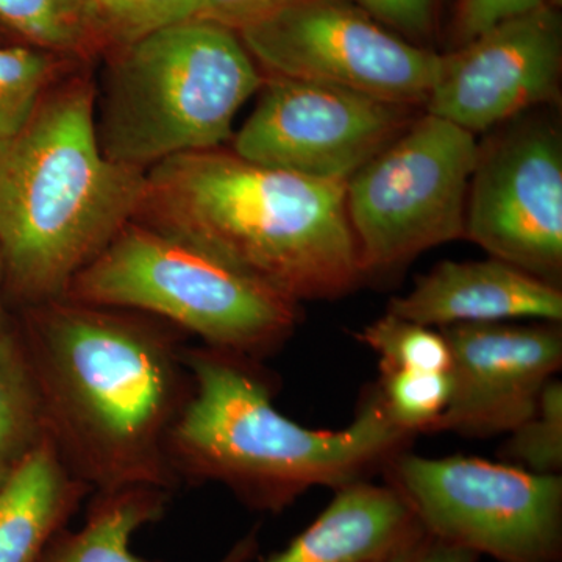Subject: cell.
<instances>
[{"mask_svg": "<svg viewBox=\"0 0 562 562\" xmlns=\"http://www.w3.org/2000/svg\"><path fill=\"white\" fill-rule=\"evenodd\" d=\"M177 331L146 314L66 297L29 306L20 335L47 439L92 494L180 486L166 443L192 376Z\"/></svg>", "mask_w": 562, "mask_h": 562, "instance_id": "6da1fadb", "label": "cell"}, {"mask_svg": "<svg viewBox=\"0 0 562 562\" xmlns=\"http://www.w3.org/2000/svg\"><path fill=\"white\" fill-rule=\"evenodd\" d=\"M346 187L233 150L190 151L147 169L135 221L195 244L292 302L331 301L364 276Z\"/></svg>", "mask_w": 562, "mask_h": 562, "instance_id": "7a4b0ae2", "label": "cell"}, {"mask_svg": "<svg viewBox=\"0 0 562 562\" xmlns=\"http://www.w3.org/2000/svg\"><path fill=\"white\" fill-rule=\"evenodd\" d=\"M184 362L192 392L166 443L172 471L180 483L224 484L255 512L281 513L313 487L364 482L413 436L390 419L380 391L342 430H310L276 408L254 358L184 347Z\"/></svg>", "mask_w": 562, "mask_h": 562, "instance_id": "3957f363", "label": "cell"}, {"mask_svg": "<svg viewBox=\"0 0 562 562\" xmlns=\"http://www.w3.org/2000/svg\"><path fill=\"white\" fill-rule=\"evenodd\" d=\"M88 77L55 81L0 144V251L24 305L58 301L138 214L146 171L103 155Z\"/></svg>", "mask_w": 562, "mask_h": 562, "instance_id": "277c9868", "label": "cell"}, {"mask_svg": "<svg viewBox=\"0 0 562 562\" xmlns=\"http://www.w3.org/2000/svg\"><path fill=\"white\" fill-rule=\"evenodd\" d=\"M262 83L238 33L206 21L181 22L111 52L95 95L103 155L147 171L177 155L220 149Z\"/></svg>", "mask_w": 562, "mask_h": 562, "instance_id": "5b68a950", "label": "cell"}, {"mask_svg": "<svg viewBox=\"0 0 562 562\" xmlns=\"http://www.w3.org/2000/svg\"><path fill=\"white\" fill-rule=\"evenodd\" d=\"M69 301L125 310L260 360L294 333L299 303L190 241L131 221L70 283Z\"/></svg>", "mask_w": 562, "mask_h": 562, "instance_id": "8992f818", "label": "cell"}, {"mask_svg": "<svg viewBox=\"0 0 562 562\" xmlns=\"http://www.w3.org/2000/svg\"><path fill=\"white\" fill-rule=\"evenodd\" d=\"M473 133L427 113L347 180L362 273L391 271L464 236Z\"/></svg>", "mask_w": 562, "mask_h": 562, "instance_id": "52a82bcc", "label": "cell"}, {"mask_svg": "<svg viewBox=\"0 0 562 562\" xmlns=\"http://www.w3.org/2000/svg\"><path fill=\"white\" fill-rule=\"evenodd\" d=\"M392 484L428 535L497 562H561L562 479L472 457L397 454Z\"/></svg>", "mask_w": 562, "mask_h": 562, "instance_id": "ba28073f", "label": "cell"}, {"mask_svg": "<svg viewBox=\"0 0 562 562\" xmlns=\"http://www.w3.org/2000/svg\"><path fill=\"white\" fill-rule=\"evenodd\" d=\"M238 36L272 76L409 106L427 102L441 66V55L395 35L349 0H302Z\"/></svg>", "mask_w": 562, "mask_h": 562, "instance_id": "9c48e42d", "label": "cell"}, {"mask_svg": "<svg viewBox=\"0 0 562 562\" xmlns=\"http://www.w3.org/2000/svg\"><path fill=\"white\" fill-rule=\"evenodd\" d=\"M233 140L257 165L349 180L409 127L413 106L317 81L271 76Z\"/></svg>", "mask_w": 562, "mask_h": 562, "instance_id": "30bf717a", "label": "cell"}, {"mask_svg": "<svg viewBox=\"0 0 562 562\" xmlns=\"http://www.w3.org/2000/svg\"><path fill=\"white\" fill-rule=\"evenodd\" d=\"M464 236L503 262L557 284L562 272V146L543 124L479 151Z\"/></svg>", "mask_w": 562, "mask_h": 562, "instance_id": "8fae6325", "label": "cell"}, {"mask_svg": "<svg viewBox=\"0 0 562 562\" xmlns=\"http://www.w3.org/2000/svg\"><path fill=\"white\" fill-rule=\"evenodd\" d=\"M562 65L561 21L542 5L441 57L427 113L486 132L554 98Z\"/></svg>", "mask_w": 562, "mask_h": 562, "instance_id": "7c38bea8", "label": "cell"}, {"mask_svg": "<svg viewBox=\"0 0 562 562\" xmlns=\"http://www.w3.org/2000/svg\"><path fill=\"white\" fill-rule=\"evenodd\" d=\"M439 331L449 344L452 391L430 431L475 438L512 432L536 413L543 387L561 369L560 324L491 322Z\"/></svg>", "mask_w": 562, "mask_h": 562, "instance_id": "4fadbf2b", "label": "cell"}, {"mask_svg": "<svg viewBox=\"0 0 562 562\" xmlns=\"http://www.w3.org/2000/svg\"><path fill=\"white\" fill-rule=\"evenodd\" d=\"M387 313L430 328L516 319L561 324L562 292L497 258L447 260L392 299Z\"/></svg>", "mask_w": 562, "mask_h": 562, "instance_id": "5bb4252c", "label": "cell"}, {"mask_svg": "<svg viewBox=\"0 0 562 562\" xmlns=\"http://www.w3.org/2000/svg\"><path fill=\"white\" fill-rule=\"evenodd\" d=\"M420 531L394 487L364 480L336 491L312 525L262 562H387Z\"/></svg>", "mask_w": 562, "mask_h": 562, "instance_id": "9a60e30c", "label": "cell"}, {"mask_svg": "<svg viewBox=\"0 0 562 562\" xmlns=\"http://www.w3.org/2000/svg\"><path fill=\"white\" fill-rule=\"evenodd\" d=\"M91 494L44 439L0 486V562H38Z\"/></svg>", "mask_w": 562, "mask_h": 562, "instance_id": "2e32d148", "label": "cell"}, {"mask_svg": "<svg viewBox=\"0 0 562 562\" xmlns=\"http://www.w3.org/2000/svg\"><path fill=\"white\" fill-rule=\"evenodd\" d=\"M171 492L155 487L94 492L79 530L63 528L38 562H144L132 539L166 513ZM258 552L257 531L239 539L220 562H249Z\"/></svg>", "mask_w": 562, "mask_h": 562, "instance_id": "e0dca14e", "label": "cell"}, {"mask_svg": "<svg viewBox=\"0 0 562 562\" xmlns=\"http://www.w3.org/2000/svg\"><path fill=\"white\" fill-rule=\"evenodd\" d=\"M47 438L43 403L20 331L0 336V469L9 471Z\"/></svg>", "mask_w": 562, "mask_h": 562, "instance_id": "ac0fdd59", "label": "cell"}, {"mask_svg": "<svg viewBox=\"0 0 562 562\" xmlns=\"http://www.w3.org/2000/svg\"><path fill=\"white\" fill-rule=\"evenodd\" d=\"M201 0H85L90 49L116 52L194 20Z\"/></svg>", "mask_w": 562, "mask_h": 562, "instance_id": "d6986e66", "label": "cell"}, {"mask_svg": "<svg viewBox=\"0 0 562 562\" xmlns=\"http://www.w3.org/2000/svg\"><path fill=\"white\" fill-rule=\"evenodd\" d=\"M57 52L41 47H0V144L25 127L41 99L57 81Z\"/></svg>", "mask_w": 562, "mask_h": 562, "instance_id": "ffe728a7", "label": "cell"}, {"mask_svg": "<svg viewBox=\"0 0 562 562\" xmlns=\"http://www.w3.org/2000/svg\"><path fill=\"white\" fill-rule=\"evenodd\" d=\"M0 24L41 49L91 52L85 0H0Z\"/></svg>", "mask_w": 562, "mask_h": 562, "instance_id": "44dd1931", "label": "cell"}, {"mask_svg": "<svg viewBox=\"0 0 562 562\" xmlns=\"http://www.w3.org/2000/svg\"><path fill=\"white\" fill-rule=\"evenodd\" d=\"M380 357V371L447 372L450 349L441 331L386 313L357 336Z\"/></svg>", "mask_w": 562, "mask_h": 562, "instance_id": "7402d4cb", "label": "cell"}, {"mask_svg": "<svg viewBox=\"0 0 562 562\" xmlns=\"http://www.w3.org/2000/svg\"><path fill=\"white\" fill-rule=\"evenodd\" d=\"M380 395L390 419L401 430L414 435L430 431L449 403V371H395L382 373Z\"/></svg>", "mask_w": 562, "mask_h": 562, "instance_id": "603a6c76", "label": "cell"}, {"mask_svg": "<svg viewBox=\"0 0 562 562\" xmlns=\"http://www.w3.org/2000/svg\"><path fill=\"white\" fill-rule=\"evenodd\" d=\"M505 457L536 473H557L562 468V384L550 380L530 419L512 431Z\"/></svg>", "mask_w": 562, "mask_h": 562, "instance_id": "cb8c5ba5", "label": "cell"}, {"mask_svg": "<svg viewBox=\"0 0 562 562\" xmlns=\"http://www.w3.org/2000/svg\"><path fill=\"white\" fill-rule=\"evenodd\" d=\"M302 0H201L194 20L239 33Z\"/></svg>", "mask_w": 562, "mask_h": 562, "instance_id": "d4e9b609", "label": "cell"}, {"mask_svg": "<svg viewBox=\"0 0 562 562\" xmlns=\"http://www.w3.org/2000/svg\"><path fill=\"white\" fill-rule=\"evenodd\" d=\"M546 5L543 0H460L458 35L469 43L495 25Z\"/></svg>", "mask_w": 562, "mask_h": 562, "instance_id": "484cf974", "label": "cell"}, {"mask_svg": "<svg viewBox=\"0 0 562 562\" xmlns=\"http://www.w3.org/2000/svg\"><path fill=\"white\" fill-rule=\"evenodd\" d=\"M357 5L382 24L408 35H424L431 27L432 0H357Z\"/></svg>", "mask_w": 562, "mask_h": 562, "instance_id": "4316f807", "label": "cell"}, {"mask_svg": "<svg viewBox=\"0 0 562 562\" xmlns=\"http://www.w3.org/2000/svg\"><path fill=\"white\" fill-rule=\"evenodd\" d=\"M480 557L471 550L461 549L428 535L422 528L419 535L405 543L387 562H479Z\"/></svg>", "mask_w": 562, "mask_h": 562, "instance_id": "83f0119b", "label": "cell"}, {"mask_svg": "<svg viewBox=\"0 0 562 562\" xmlns=\"http://www.w3.org/2000/svg\"><path fill=\"white\" fill-rule=\"evenodd\" d=\"M3 281H5V266H3L2 251H0V336H2L3 333L9 330V327H7L5 314H3V306H2Z\"/></svg>", "mask_w": 562, "mask_h": 562, "instance_id": "f1b7e54d", "label": "cell"}, {"mask_svg": "<svg viewBox=\"0 0 562 562\" xmlns=\"http://www.w3.org/2000/svg\"><path fill=\"white\" fill-rule=\"evenodd\" d=\"M9 471H2V469H0V486H2L3 480H5L7 473H9Z\"/></svg>", "mask_w": 562, "mask_h": 562, "instance_id": "f546056e", "label": "cell"}]
</instances>
